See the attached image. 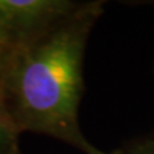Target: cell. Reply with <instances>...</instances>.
Masks as SVG:
<instances>
[{"mask_svg": "<svg viewBox=\"0 0 154 154\" xmlns=\"http://www.w3.org/2000/svg\"><path fill=\"white\" fill-rule=\"evenodd\" d=\"M104 2H81L69 16L14 53L0 82L4 105L19 132L67 143L86 154H104L79 123L85 91L84 57Z\"/></svg>", "mask_w": 154, "mask_h": 154, "instance_id": "6da1fadb", "label": "cell"}, {"mask_svg": "<svg viewBox=\"0 0 154 154\" xmlns=\"http://www.w3.org/2000/svg\"><path fill=\"white\" fill-rule=\"evenodd\" d=\"M80 4L72 0H0V26L19 48L55 26Z\"/></svg>", "mask_w": 154, "mask_h": 154, "instance_id": "7a4b0ae2", "label": "cell"}, {"mask_svg": "<svg viewBox=\"0 0 154 154\" xmlns=\"http://www.w3.org/2000/svg\"><path fill=\"white\" fill-rule=\"evenodd\" d=\"M19 135L0 95V154H19Z\"/></svg>", "mask_w": 154, "mask_h": 154, "instance_id": "3957f363", "label": "cell"}, {"mask_svg": "<svg viewBox=\"0 0 154 154\" xmlns=\"http://www.w3.org/2000/svg\"><path fill=\"white\" fill-rule=\"evenodd\" d=\"M18 45L14 42V40L4 31V28L0 26V82L2 79L5 75L11 60L17 51Z\"/></svg>", "mask_w": 154, "mask_h": 154, "instance_id": "277c9868", "label": "cell"}, {"mask_svg": "<svg viewBox=\"0 0 154 154\" xmlns=\"http://www.w3.org/2000/svg\"><path fill=\"white\" fill-rule=\"evenodd\" d=\"M122 154H154V135L139 137L121 149Z\"/></svg>", "mask_w": 154, "mask_h": 154, "instance_id": "5b68a950", "label": "cell"}, {"mask_svg": "<svg viewBox=\"0 0 154 154\" xmlns=\"http://www.w3.org/2000/svg\"><path fill=\"white\" fill-rule=\"evenodd\" d=\"M104 154H108V153H104ZM110 154H122V152H121V149H117V150H114L113 153H110Z\"/></svg>", "mask_w": 154, "mask_h": 154, "instance_id": "8992f818", "label": "cell"}]
</instances>
